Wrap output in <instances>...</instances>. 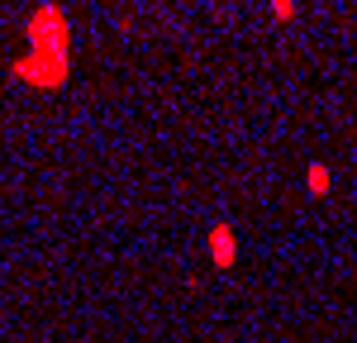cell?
<instances>
[{"mask_svg":"<svg viewBox=\"0 0 357 343\" xmlns=\"http://www.w3.org/2000/svg\"><path fill=\"white\" fill-rule=\"evenodd\" d=\"M210 257H215V267H220V272H229V267H234V257H238L234 224H215V229H210Z\"/></svg>","mask_w":357,"mask_h":343,"instance_id":"1","label":"cell"},{"mask_svg":"<svg viewBox=\"0 0 357 343\" xmlns=\"http://www.w3.org/2000/svg\"><path fill=\"white\" fill-rule=\"evenodd\" d=\"M305 186H310V196H329V167L314 162V167L305 172Z\"/></svg>","mask_w":357,"mask_h":343,"instance_id":"2","label":"cell"}]
</instances>
